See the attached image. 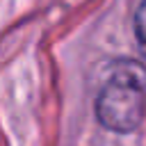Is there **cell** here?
Masks as SVG:
<instances>
[{"label":"cell","mask_w":146,"mask_h":146,"mask_svg":"<svg viewBox=\"0 0 146 146\" xmlns=\"http://www.w3.org/2000/svg\"><path fill=\"white\" fill-rule=\"evenodd\" d=\"M146 112V68L121 62L112 71L96 100L98 121L114 132H132Z\"/></svg>","instance_id":"obj_1"},{"label":"cell","mask_w":146,"mask_h":146,"mask_svg":"<svg viewBox=\"0 0 146 146\" xmlns=\"http://www.w3.org/2000/svg\"><path fill=\"white\" fill-rule=\"evenodd\" d=\"M135 34H137V41L141 46V50L146 52V0H141L137 14H135Z\"/></svg>","instance_id":"obj_2"}]
</instances>
